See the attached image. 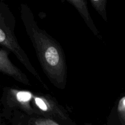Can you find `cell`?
<instances>
[{"mask_svg":"<svg viewBox=\"0 0 125 125\" xmlns=\"http://www.w3.org/2000/svg\"><path fill=\"white\" fill-rule=\"evenodd\" d=\"M20 14L44 72L54 86L64 89L67 84V74L62 49L54 39L38 26L31 10L25 4L21 5Z\"/></svg>","mask_w":125,"mask_h":125,"instance_id":"6da1fadb","label":"cell"},{"mask_svg":"<svg viewBox=\"0 0 125 125\" xmlns=\"http://www.w3.org/2000/svg\"><path fill=\"white\" fill-rule=\"evenodd\" d=\"M15 18L4 2L0 1V45L12 52L43 86L46 87L29 57L18 43L15 34Z\"/></svg>","mask_w":125,"mask_h":125,"instance_id":"7a4b0ae2","label":"cell"},{"mask_svg":"<svg viewBox=\"0 0 125 125\" xmlns=\"http://www.w3.org/2000/svg\"><path fill=\"white\" fill-rule=\"evenodd\" d=\"M30 115H44L50 116H60L62 117L66 113L53 101L51 97L42 95L33 94L29 103Z\"/></svg>","mask_w":125,"mask_h":125,"instance_id":"3957f363","label":"cell"},{"mask_svg":"<svg viewBox=\"0 0 125 125\" xmlns=\"http://www.w3.org/2000/svg\"><path fill=\"white\" fill-rule=\"evenodd\" d=\"M9 52L6 50L0 49V72L21 84L30 85V82L26 75L10 61L9 57Z\"/></svg>","mask_w":125,"mask_h":125,"instance_id":"277c9868","label":"cell"},{"mask_svg":"<svg viewBox=\"0 0 125 125\" xmlns=\"http://www.w3.org/2000/svg\"><path fill=\"white\" fill-rule=\"evenodd\" d=\"M70 4H72L74 7L77 9V10L79 12L81 15L84 19V21L88 26L90 30L92 31V32L96 36L100 35L98 31L97 28L95 26L94 24L93 20L92 17H90V13L89 12V9L87 6L86 1H79V0H71V1H68Z\"/></svg>","mask_w":125,"mask_h":125,"instance_id":"5b68a950","label":"cell"},{"mask_svg":"<svg viewBox=\"0 0 125 125\" xmlns=\"http://www.w3.org/2000/svg\"><path fill=\"white\" fill-rule=\"evenodd\" d=\"M94 8L98 11L100 15L105 21H107V13H106V1H90Z\"/></svg>","mask_w":125,"mask_h":125,"instance_id":"8992f818","label":"cell"},{"mask_svg":"<svg viewBox=\"0 0 125 125\" xmlns=\"http://www.w3.org/2000/svg\"><path fill=\"white\" fill-rule=\"evenodd\" d=\"M117 112L121 125H125V96L120 100L117 107Z\"/></svg>","mask_w":125,"mask_h":125,"instance_id":"52a82bcc","label":"cell"},{"mask_svg":"<svg viewBox=\"0 0 125 125\" xmlns=\"http://www.w3.org/2000/svg\"><path fill=\"white\" fill-rule=\"evenodd\" d=\"M33 123L34 125H59L52 120L46 117H39V118H34Z\"/></svg>","mask_w":125,"mask_h":125,"instance_id":"ba28073f","label":"cell"},{"mask_svg":"<svg viewBox=\"0 0 125 125\" xmlns=\"http://www.w3.org/2000/svg\"><path fill=\"white\" fill-rule=\"evenodd\" d=\"M2 114H1V113L0 112V125H1V122H2Z\"/></svg>","mask_w":125,"mask_h":125,"instance_id":"9c48e42d","label":"cell"}]
</instances>
